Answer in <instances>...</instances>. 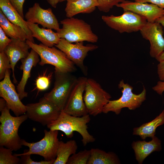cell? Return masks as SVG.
<instances>
[{"instance_id": "obj_1", "label": "cell", "mask_w": 164, "mask_h": 164, "mask_svg": "<svg viewBox=\"0 0 164 164\" xmlns=\"http://www.w3.org/2000/svg\"><path fill=\"white\" fill-rule=\"evenodd\" d=\"M90 120L88 114L81 117H76L70 115L62 110L57 119L47 126L50 130L63 132L68 138L73 137L74 132H77L81 136L83 144L85 146L95 140L87 130V124Z\"/></svg>"}, {"instance_id": "obj_2", "label": "cell", "mask_w": 164, "mask_h": 164, "mask_svg": "<svg viewBox=\"0 0 164 164\" xmlns=\"http://www.w3.org/2000/svg\"><path fill=\"white\" fill-rule=\"evenodd\" d=\"M7 104L0 116V146L17 151L22 147V139L18 134L21 124L28 118L26 114L14 117Z\"/></svg>"}, {"instance_id": "obj_3", "label": "cell", "mask_w": 164, "mask_h": 164, "mask_svg": "<svg viewBox=\"0 0 164 164\" xmlns=\"http://www.w3.org/2000/svg\"><path fill=\"white\" fill-rule=\"evenodd\" d=\"M62 28L56 32L60 38L70 43L84 42H97V36L92 31L90 25L84 20L73 17L60 21Z\"/></svg>"}, {"instance_id": "obj_4", "label": "cell", "mask_w": 164, "mask_h": 164, "mask_svg": "<svg viewBox=\"0 0 164 164\" xmlns=\"http://www.w3.org/2000/svg\"><path fill=\"white\" fill-rule=\"evenodd\" d=\"M26 42L30 48L35 50L40 58L39 64L43 66L50 64L55 67V69L64 73H72L77 70L75 64L59 49L50 47L42 43L39 44L28 40Z\"/></svg>"}, {"instance_id": "obj_5", "label": "cell", "mask_w": 164, "mask_h": 164, "mask_svg": "<svg viewBox=\"0 0 164 164\" xmlns=\"http://www.w3.org/2000/svg\"><path fill=\"white\" fill-rule=\"evenodd\" d=\"M53 88L44 97L63 110L77 78L70 73H64L55 69Z\"/></svg>"}, {"instance_id": "obj_6", "label": "cell", "mask_w": 164, "mask_h": 164, "mask_svg": "<svg viewBox=\"0 0 164 164\" xmlns=\"http://www.w3.org/2000/svg\"><path fill=\"white\" fill-rule=\"evenodd\" d=\"M44 137L36 142L29 143L22 139V145L28 147L29 149L25 150L21 154L14 155L18 157L25 155H37L43 157L44 160L47 161L55 159L60 142L58 138L59 131L44 130Z\"/></svg>"}, {"instance_id": "obj_7", "label": "cell", "mask_w": 164, "mask_h": 164, "mask_svg": "<svg viewBox=\"0 0 164 164\" xmlns=\"http://www.w3.org/2000/svg\"><path fill=\"white\" fill-rule=\"evenodd\" d=\"M118 87L121 89V96L117 100H110L104 107L103 113L107 114L111 111L118 115L123 108L134 110L139 107L146 99V90L144 87L142 92L138 94L133 93V87L127 83L125 84L123 80L120 81Z\"/></svg>"}, {"instance_id": "obj_8", "label": "cell", "mask_w": 164, "mask_h": 164, "mask_svg": "<svg viewBox=\"0 0 164 164\" xmlns=\"http://www.w3.org/2000/svg\"><path fill=\"white\" fill-rule=\"evenodd\" d=\"M111 97L98 83L93 79H87L83 98L88 114L95 116L102 113Z\"/></svg>"}, {"instance_id": "obj_9", "label": "cell", "mask_w": 164, "mask_h": 164, "mask_svg": "<svg viewBox=\"0 0 164 164\" xmlns=\"http://www.w3.org/2000/svg\"><path fill=\"white\" fill-rule=\"evenodd\" d=\"M101 19L108 27L120 33L140 31L147 22L144 17L128 11L118 16L103 15Z\"/></svg>"}, {"instance_id": "obj_10", "label": "cell", "mask_w": 164, "mask_h": 164, "mask_svg": "<svg viewBox=\"0 0 164 164\" xmlns=\"http://www.w3.org/2000/svg\"><path fill=\"white\" fill-rule=\"evenodd\" d=\"M26 105V114L28 118L43 126L47 125L56 119L61 111L56 106L44 97L38 102Z\"/></svg>"}, {"instance_id": "obj_11", "label": "cell", "mask_w": 164, "mask_h": 164, "mask_svg": "<svg viewBox=\"0 0 164 164\" xmlns=\"http://www.w3.org/2000/svg\"><path fill=\"white\" fill-rule=\"evenodd\" d=\"M55 46L64 52L67 58L80 69L85 75H87V68L84 64V60L88 53L97 49V46L91 44L84 45L83 42L73 44L63 38H61L58 44Z\"/></svg>"}, {"instance_id": "obj_12", "label": "cell", "mask_w": 164, "mask_h": 164, "mask_svg": "<svg viewBox=\"0 0 164 164\" xmlns=\"http://www.w3.org/2000/svg\"><path fill=\"white\" fill-rule=\"evenodd\" d=\"M87 78H77L63 110L66 113L74 116L81 117L88 114L83 95Z\"/></svg>"}, {"instance_id": "obj_13", "label": "cell", "mask_w": 164, "mask_h": 164, "mask_svg": "<svg viewBox=\"0 0 164 164\" xmlns=\"http://www.w3.org/2000/svg\"><path fill=\"white\" fill-rule=\"evenodd\" d=\"M10 69L7 70L4 78L0 82V96L6 101L7 105L16 116L26 113V105L21 101L15 87L10 78Z\"/></svg>"}, {"instance_id": "obj_14", "label": "cell", "mask_w": 164, "mask_h": 164, "mask_svg": "<svg viewBox=\"0 0 164 164\" xmlns=\"http://www.w3.org/2000/svg\"><path fill=\"white\" fill-rule=\"evenodd\" d=\"M140 32L142 37L149 42V54L152 57L155 58L164 51L163 31L160 23L147 22Z\"/></svg>"}, {"instance_id": "obj_15", "label": "cell", "mask_w": 164, "mask_h": 164, "mask_svg": "<svg viewBox=\"0 0 164 164\" xmlns=\"http://www.w3.org/2000/svg\"><path fill=\"white\" fill-rule=\"evenodd\" d=\"M25 17L27 22L37 23L44 28L53 29L57 31L60 29L59 24L52 9H44L38 3L28 9Z\"/></svg>"}, {"instance_id": "obj_16", "label": "cell", "mask_w": 164, "mask_h": 164, "mask_svg": "<svg viewBox=\"0 0 164 164\" xmlns=\"http://www.w3.org/2000/svg\"><path fill=\"white\" fill-rule=\"evenodd\" d=\"M124 11H130L145 17L149 22H154L164 15V9L154 4L125 0L116 5Z\"/></svg>"}, {"instance_id": "obj_17", "label": "cell", "mask_w": 164, "mask_h": 164, "mask_svg": "<svg viewBox=\"0 0 164 164\" xmlns=\"http://www.w3.org/2000/svg\"><path fill=\"white\" fill-rule=\"evenodd\" d=\"M12 39V41L6 47L4 51L9 59L12 71L13 82L16 84L17 81L14 74L15 66L19 60L28 56L30 53L29 50L30 47L26 41L19 39Z\"/></svg>"}, {"instance_id": "obj_18", "label": "cell", "mask_w": 164, "mask_h": 164, "mask_svg": "<svg viewBox=\"0 0 164 164\" xmlns=\"http://www.w3.org/2000/svg\"><path fill=\"white\" fill-rule=\"evenodd\" d=\"M39 56L38 54L31 49L28 56L20 60L21 64L20 69L22 70L23 73L21 80L17 86V90L21 100L27 97L28 93L25 91V87L30 77L32 68L39 62Z\"/></svg>"}, {"instance_id": "obj_19", "label": "cell", "mask_w": 164, "mask_h": 164, "mask_svg": "<svg viewBox=\"0 0 164 164\" xmlns=\"http://www.w3.org/2000/svg\"><path fill=\"white\" fill-rule=\"evenodd\" d=\"M132 146L135 152L136 159L139 164H142L144 159L152 152L160 151L162 149L161 141L155 136L149 142L133 141Z\"/></svg>"}, {"instance_id": "obj_20", "label": "cell", "mask_w": 164, "mask_h": 164, "mask_svg": "<svg viewBox=\"0 0 164 164\" xmlns=\"http://www.w3.org/2000/svg\"><path fill=\"white\" fill-rule=\"evenodd\" d=\"M26 24L31 32L32 36L46 46L52 47L58 44L61 38L58 33L51 29L40 28L38 24L27 21Z\"/></svg>"}, {"instance_id": "obj_21", "label": "cell", "mask_w": 164, "mask_h": 164, "mask_svg": "<svg viewBox=\"0 0 164 164\" xmlns=\"http://www.w3.org/2000/svg\"><path fill=\"white\" fill-rule=\"evenodd\" d=\"M0 10L6 17L12 23L21 27L25 32L28 40L34 43L31 32L24 20L14 8L9 0H0Z\"/></svg>"}, {"instance_id": "obj_22", "label": "cell", "mask_w": 164, "mask_h": 164, "mask_svg": "<svg viewBox=\"0 0 164 164\" xmlns=\"http://www.w3.org/2000/svg\"><path fill=\"white\" fill-rule=\"evenodd\" d=\"M65 9L66 16L71 18L79 13L89 14L97 7V0H67Z\"/></svg>"}, {"instance_id": "obj_23", "label": "cell", "mask_w": 164, "mask_h": 164, "mask_svg": "<svg viewBox=\"0 0 164 164\" xmlns=\"http://www.w3.org/2000/svg\"><path fill=\"white\" fill-rule=\"evenodd\" d=\"M163 124H164V110L152 121L134 128L133 134L139 136L143 140L147 137L152 138L155 136L157 127Z\"/></svg>"}, {"instance_id": "obj_24", "label": "cell", "mask_w": 164, "mask_h": 164, "mask_svg": "<svg viewBox=\"0 0 164 164\" xmlns=\"http://www.w3.org/2000/svg\"><path fill=\"white\" fill-rule=\"evenodd\" d=\"M0 27L5 34L11 39H19L23 41L28 40L27 35L20 26L9 21L0 9Z\"/></svg>"}, {"instance_id": "obj_25", "label": "cell", "mask_w": 164, "mask_h": 164, "mask_svg": "<svg viewBox=\"0 0 164 164\" xmlns=\"http://www.w3.org/2000/svg\"><path fill=\"white\" fill-rule=\"evenodd\" d=\"M91 155L87 164H119L120 160L113 152H106L97 148L90 149Z\"/></svg>"}, {"instance_id": "obj_26", "label": "cell", "mask_w": 164, "mask_h": 164, "mask_svg": "<svg viewBox=\"0 0 164 164\" xmlns=\"http://www.w3.org/2000/svg\"><path fill=\"white\" fill-rule=\"evenodd\" d=\"M78 146L74 140H70L66 142L60 141L56 152V157L53 164H66L69 157L76 153Z\"/></svg>"}, {"instance_id": "obj_27", "label": "cell", "mask_w": 164, "mask_h": 164, "mask_svg": "<svg viewBox=\"0 0 164 164\" xmlns=\"http://www.w3.org/2000/svg\"><path fill=\"white\" fill-rule=\"evenodd\" d=\"M12 151L9 149L0 146V164H18L20 163V159L14 154L12 155Z\"/></svg>"}, {"instance_id": "obj_28", "label": "cell", "mask_w": 164, "mask_h": 164, "mask_svg": "<svg viewBox=\"0 0 164 164\" xmlns=\"http://www.w3.org/2000/svg\"><path fill=\"white\" fill-rule=\"evenodd\" d=\"M91 155L90 150L84 149L72 155L67 164H87Z\"/></svg>"}, {"instance_id": "obj_29", "label": "cell", "mask_w": 164, "mask_h": 164, "mask_svg": "<svg viewBox=\"0 0 164 164\" xmlns=\"http://www.w3.org/2000/svg\"><path fill=\"white\" fill-rule=\"evenodd\" d=\"M52 73L46 74V73L39 75L35 81L36 88L39 91H43L49 87L52 77Z\"/></svg>"}, {"instance_id": "obj_30", "label": "cell", "mask_w": 164, "mask_h": 164, "mask_svg": "<svg viewBox=\"0 0 164 164\" xmlns=\"http://www.w3.org/2000/svg\"><path fill=\"white\" fill-rule=\"evenodd\" d=\"M11 69L9 59L5 52H0V80H3L7 70Z\"/></svg>"}, {"instance_id": "obj_31", "label": "cell", "mask_w": 164, "mask_h": 164, "mask_svg": "<svg viewBox=\"0 0 164 164\" xmlns=\"http://www.w3.org/2000/svg\"><path fill=\"white\" fill-rule=\"evenodd\" d=\"M126 0H97L98 5L97 7L101 12H107L114 6Z\"/></svg>"}, {"instance_id": "obj_32", "label": "cell", "mask_w": 164, "mask_h": 164, "mask_svg": "<svg viewBox=\"0 0 164 164\" xmlns=\"http://www.w3.org/2000/svg\"><path fill=\"white\" fill-rule=\"evenodd\" d=\"M31 155H25L20 156V163L23 164H53L55 159L49 161L44 160L39 162L34 161L31 159Z\"/></svg>"}, {"instance_id": "obj_33", "label": "cell", "mask_w": 164, "mask_h": 164, "mask_svg": "<svg viewBox=\"0 0 164 164\" xmlns=\"http://www.w3.org/2000/svg\"><path fill=\"white\" fill-rule=\"evenodd\" d=\"M5 34L2 29L0 27V52L4 51L9 44L12 41Z\"/></svg>"}, {"instance_id": "obj_34", "label": "cell", "mask_w": 164, "mask_h": 164, "mask_svg": "<svg viewBox=\"0 0 164 164\" xmlns=\"http://www.w3.org/2000/svg\"><path fill=\"white\" fill-rule=\"evenodd\" d=\"M14 8L21 16L24 19L23 6L26 0H9Z\"/></svg>"}, {"instance_id": "obj_35", "label": "cell", "mask_w": 164, "mask_h": 164, "mask_svg": "<svg viewBox=\"0 0 164 164\" xmlns=\"http://www.w3.org/2000/svg\"><path fill=\"white\" fill-rule=\"evenodd\" d=\"M159 62L157 65V73L160 80L164 82V60Z\"/></svg>"}, {"instance_id": "obj_36", "label": "cell", "mask_w": 164, "mask_h": 164, "mask_svg": "<svg viewBox=\"0 0 164 164\" xmlns=\"http://www.w3.org/2000/svg\"><path fill=\"white\" fill-rule=\"evenodd\" d=\"M133 1L140 2L151 3L164 9V0H132Z\"/></svg>"}, {"instance_id": "obj_37", "label": "cell", "mask_w": 164, "mask_h": 164, "mask_svg": "<svg viewBox=\"0 0 164 164\" xmlns=\"http://www.w3.org/2000/svg\"><path fill=\"white\" fill-rule=\"evenodd\" d=\"M152 89L159 95H162L164 91V82L161 81L157 82V84L152 87Z\"/></svg>"}, {"instance_id": "obj_38", "label": "cell", "mask_w": 164, "mask_h": 164, "mask_svg": "<svg viewBox=\"0 0 164 164\" xmlns=\"http://www.w3.org/2000/svg\"><path fill=\"white\" fill-rule=\"evenodd\" d=\"M52 7L56 8L60 0H46Z\"/></svg>"}, {"instance_id": "obj_39", "label": "cell", "mask_w": 164, "mask_h": 164, "mask_svg": "<svg viewBox=\"0 0 164 164\" xmlns=\"http://www.w3.org/2000/svg\"><path fill=\"white\" fill-rule=\"evenodd\" d=\"M7 103L5 100L3 98L0 99V111H1L6 107Z\"/></svg>"}, {"instance_id": "obj_40", "label": "cell", "mask_w": 164, "mask_h": 164, "mask_svg": "<svg viewBox=\"0 0 164 164\" xmlns=\"http://www.w3.org/2000/svg\"><path fill=\"white\" fill-rule=\"evenodd\" d=\"M155 58L159 62L164 60V51L160 53Z\"/></svg>"}, {"instance_id": "obj_41", "label": "cell", "mask_w": 164, "mask_h": 164, "mask_svg": "<svg viewBox=\"0 0 164 164\" xmlns=\"http://www.w3.org/2000/svg\"><path fill=\"white\" fill-rule=\"evenodd\" d=\"M155 22L159 23L162 26L164 27V15L158 19Z\"/></svg>"}, {"instance_id": "obj_42", "label": "cell", "mask_w": 164, "mask_h": 164, "mask_svg": "<svg viewBox=\"0 0 164 164\" xmlns=\"http://www.w3.org/2000/svg\"><path fill=\"white\" fill-rule=\"evenodd\" d=\"M67 0H60V2H61L64 1H67Z\"/></svg>"}]
</instances>
